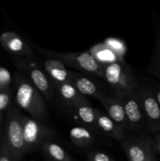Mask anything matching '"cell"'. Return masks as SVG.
<instances>
[{"label": "cell", "instance_id": "5", "mask_svg": "<svg viewBox=\"0 0 160 161\" xmlns=\"http://www.w3.org/2000/svg\"><path fill=\"white\" fill-rule=\"evenodd\" d=\"M121 146L130 161H155L158 160L155 142L152 134L126 135L120 141Z\"/></svg>", "mask_w": 160, "mask_h": 161}, {"label": "cell", "instance_id": "18", "mask_svg": "<svg viewBox=\"0 0 160 161\" xmlns=\"http://www.w3.org/2000/svg\"><path fill=\"white\" fill-rule=\"evenodd\" d=\"M52 139L53 138L47 140L40 149L46 160L54 161H72L74 160L73 157L62 146Z\"/></svg>", "mask_w": 160, "mask_h": 161}, {"label": "cell", "instance_id": "29", "mask_svg": "<svg viewBox=\"0 0 160 161\" xmlns=\"http://www.w3.org/2000/svg\"><path fill=\"white\" fill-rule=\"evenodd\" d=\"M159 29H160V28H159ZM157 38H158V40L160 41V30H159V33H158V36H157Z\"/></svg>", "mask_w": 160, "mask_h": 161}, {"label": "cell", "instance_id": "21", "mask_svg": "<svg viewBox=\"0 0 160 161\" xmlns=\"http://www.w3.org/2000/svg\"><path fill=\"white\" fill-rule=\"evenodd\" d=\"M14 94L15 89H13L10 86L0 89V111L3 112L8 109L11 105Z\"/></svg>", "mask_w": 160, "mask_h": 161}, {"label": "cell", "instance_id": "15", "mask_svg": "<svg viewBox=\"0 0 160 161\" xmlns=\"http://www.w3.org/2000/svg\"><path fill=\"white\" fill-rule=\"evenodd\" d=\"M68 109L72 116L78 121L81 125L89 127L100 134L96 124V108H93L89 102L78 104Z\"/></svg>", "mask_w": 160, "mask_h": 161}, {"label": "cell", "instance_id": "2", "mask_svg": "<svg viewBox=\"0 0 160 161\" xmlns=\"http://www.w3.org/2000/svg\"><path fill=\"white\" fill-rule=\"evenodd\" d=\"M17 69L37 87L45 100L53 105L55 86L37 59L11 55Z\"/></svg>", "mask_w": 160, "mask_h": 161}, {"label": "cell", "instance_id": "25", "mask_svg": "<svg viewBox=\"0 0 160 161\" xmlns=\"http://www.w3.org/2000/svg\"><path fill=\"white\" fill-rule=\"evenodd\" d=\"M10 77L9 72L4 69L0 68V89L9 87Z\"/></svg>", "mask_w": 160, "mask_h": 161}, {"label": "cell", "instance_id": "19", "mask_svg": "<svg viewBox=\"0 0 160 161\" xmlns=\"http://www.w3.org/2000/svg\"><path fill=\"white\" fill-rule=\"evenodd\" d=\"M90 53L101 64L113 62L119 59H123L122 58H119L112 50L107 47L104 43L98 44L90 50Z\"/></svg>", "mask_w": 160, "mask_h": 161}, {"label": "cell", "instance_id": "26", "mask_svg": "<svg viewBox=\"0 0 160 161\" xmlns=\"http://www.w3.org/2000/svg\"><path fill=\"white\" fill-rule=\"evenodd\" d=\"M154 139L155 142V147H156L158 155L160 156V133H157L153 135Z\"/></svg>", "mask_w": 160, "mask_h": 161}, {"label": "cell", "instance_id": "17", "mask_svg": "<svg viewBox=\"0 0 160 161\" xmlns=\"http://www.w3.org/2000/svg\"><path fill=\"white\" fill-rule=\"evenodd\" d=\"M43 68L53 82L62 83L69 81L70 71L58 58H48L43 61Z\"/></svg>", "mask_w": 160, "mask_h": 161}, {"label": "cell", "instance_id": "10", "mask_svg": "<svg viewBox=\"0 0 160 161\" xmlns=\"http://www.w3.org/2000/svg\"><path fill=\"white\" fill-rule=\"evenodd\" d=\"M93 77L95 76L83 72L70 71L69 82L85 96L94 97L99 101L108 93L106 86Z\"/></svg>", "mask_w": 160, "mask_h": 161}, {"label": "cell", "instance_id": "7", "mask_svg": "<svg viewBox=\"0 0 160 161\" xmlns=\"http://www.w3.org/2000/svg\"><path fill=\"white\" fill-rule=\"evenodd\" d=\"M112 92L123 105L128 121V131L151 134L136 91H112Z\"/></svg>", "mask_w": 160, "mask_h": 161}, {"label": "cell", "instance_id": "8", "mask_svg": "<svg viewBox=\"0 0 160 161\" xmlns=\"http://www.w3.org/2000/svg\"><path fill=\"white\" fill-rule=\"evenodd\" d=\"M22 122L25 156L40 150L42 145L54 135L53 130L30 116L24 114Z\"/></svg>", "mask_w": 160, "mask_h": 161}, {"label": "cell", "instance_id": "11", "mask_svg": "<svg viewBox=\"0 0 160 161\" xmlns=\"http://www.w3.org/2000/svg\"><path fill=\"white\" fill-rule=\"evenodd\" d=\"M2 47L11 55L37 59L36 53L23 38L14 31H6L0 36Z\"/></svg>", "mask_w": 160, "mask_h": 161}, {"label": "cell", "instance_id": "13", "mask_svg": "<svg viewBox=\"0 0 160 161\" xmlns=\"http://www.w3.org/2000/svg\"><path fill=\"white\" fill-rule=\"evenodd\" d=\"M105 110V113L117 123L125 131L129 130L128 121L123 105L114 94H107L99 100Z\"/></svg>", "mask_w": 160, "mask_h": 161}, {"label": "cell", "instance_id": "27", "mask_svg": "<svg viewBox=\"0 0 160 161\" xmlns=\"http://www.w3.org/2000/svg\"><path fill=\"white\" fill-rule=\"evenodd\" d=\"M152 90V92H153L154 95H155V98H156L157 102L160 105V86H155L153 87H151Z\"/></svg>", "mask_w": 160, "mask_h": 161}, {"label": "cell", "instance_id": "4", "mask_svg": "<svg viewBox=\"0 0 160 161\" xmlns=\"http://www.w3.org/2000/svg\"><path fill=\"white\" fill-rule=\"evenodd\" d=\"M103 77L111 91H135L139 84L136 74L123 59L102 64Z\"/></svg>", "mask_w": 160, "mask_h": 161}, {"label": "cell", "instance_id": "14", "mask_svg": "<svg viewBox=\"0 0 160 161\" xmlns=\"http://www.w3.org/2000/svg\"><path fill=\"white\" fill-rule=\"evenodd\" d=\"M53 83L55 86V91H56L61 100L67 108L75 106L78 104L89 102L86 98V96L79 92L77 88L69 81Z\"/></svg>", "mask_w": 160, "mask_h": 161}, {"label": "cell", "instance_id": "28", "mask_svg": "<svg viewBox=\"0 0 160 161\" xmlns=\"http://www.w3.org/2000/svg\"><path fill=\"white\" fill-rule=\"evenodd\" d=\"M3 124L4 123H3V112L0 111V136H1L2 131H3Z\"/></svg>", "mask_w": 160, "mask_h": 161}, {"label": "cell", "instance_id": "1", "mask_svg": "<svg viewBox=\"0 0 160 161\" xmlns=\"http://www.w3.org/2000/svg\"><path fill=\"white\" fill-rule=\"evenodd\" d=\"M16 105L20 110L26 112L31 117L45 123L48 119V110L45 97L35 86L23 74H15Z\"/></svg>", "mask_w": 160, "mask_h": 161}, {"label": "cell", "instance_id": "20", "mask_svg": "<svg viewBox=\"0 0 160 161\" xmlns=\"http://www.w3.org/2000/svg\"><path fill=\"white\" fill-rule=\"evenodd\" d=\"M149 72L157 77L160 81V41L156 37L153 55L149 65Z\"/></svg>", "mask_w": 160, "mask_h": 161}, {"label": "cell", "instance_id": "23", "mask_svg": "<svg viewBox=\"0 0 160 161\" xmlns=\"http://www.w3.org/2000/svg\"><path fill=\"white\" fill-rule=\"evenodd\" d=\"M104 44L107 47H109L111 50H112L119 58H123V54L125 53V47L122 41H119V39L110 38V39H108L105 41Z\"/></svg>", "mask_w": 160, "mask_h": 161}, {"label": "cell", "instance_id": "16", "mask_svg": "<svg viewBox=\"0 0 160 161\" xmlns=\"http://www.w3.org/2000/svg\"><path fill=\"white\" fill-rule=\"evenodd\" d=\"M99 135L92 129L83 125L75 126L69 130V137L72 142L78 148H87L97 142Z\"/></svg>", "mask_w": 160, "mask_h": 161}, {"label": "cell", "instance_id": "3", "mask_svg": "<svg viewBox=\"0 0 160 161\" xmlns=\"http://www.w3.org/2000/svg\"><path fill=\"white\" fill-rule=\"evenodd\" d=\"M23 116L24 113L17 105H10L6 112L1 134L2 138L17 156L19 160H22L25 156L22 122Z\"/></svg>", "mask_w": 160, "mask_h": 161}, {"label": "cell", "instance_id": "9", "mask_svg": "<svg viewBox=\"0 0 160 161\" xmlns=\"http://www.w3.org/2000/svg\"><path fill=\"white\" fill-rule=\"evenodd\" d=\"M135 91L137 94L151 134L160 133V105L152 88L140 82Z\"/></svg>", "mask_w": 160, "mask_h": 161}, {"label": "cell", "instance_id": "24", "mask_svg": "<svg viewBox=\"0 0 160 161\" xmlns=\"http://www.w3.org/2000/svg\"><path fill=\"white\" fill-rule=\"evenodd\" d=\"M86 157L89 161H115L112 156L102 151H91L86 154Z\"/></svg>", "mask_w": 160, "mask_h": 161}, {"label": "cell", "instance_id": "12", "mask_svg": "<svg viewBox=\"0 0 160 161\" xmlns=\"http://www.w3.org/2000/svg\"><path fill=\"white\" fill-rule=\"evenodd\" d=\"M96 124L100 135L122 141L126 137L125 130L115 122L105 112L96 108Z\"/></svg>", "mask_w": 160, "mask_h": 161}, {"label": "cell", "instance_id": "6", "mask_svg": "<svg viewBox=\"0 0 160 161\" xmlns=\"http://www.w3.org/2000/svg\"><path fill=\"white\" fill-rule=\"evenodd\" d=\"M43 55L48 58H58L67 67L72 68L80 72L89 74L102 79L103 65L96 59L90 52H64L42 50Z\"/></svg>", "mask_w": 160, "mask_h": 161}, {"label": "cell", "instance_id": "22", "mask_svg": "<svg viewBox=\"0 0 160 161\" xmlns=\"http://www.w3.org/2000/svg\"><path fill=\"white\" fill-rule=\"evenodd\" d=\"M0 161H19L3 138L0 136Z\"/></svg>", "mask_w": 160, "mask_h": 161}]
</instances>
